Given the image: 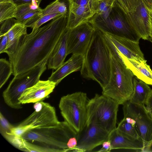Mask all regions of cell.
Here are the masks:
<instances>
[{
	"label": "cell",
	"instance_id": "obj_1",
	"mask_svg": "<svg viewBox=\"0 0 152 152\" xmlns=\"http://www.w3.org/2000/svg\"><path fill=\"white\" fill-rule=\"evenodd\" d=\"M68 17L64 15L56 17L43 26L22 37L12 63L14 76L48 61L67 30Z\"/></svg>",
	"mask_w": 152,
	"mask_h": 152
},
{
	"label": "cell",
	"instance_id": "obj_2",
	"mask_svg": "<svg viewBox=\"0 0 152 152\" xmlns=\"http://www.w3.org/2000/svg\"><path fill=\"white\" fill-rule=\"evenodd\" d=\"M95 28L92 40L83 57L80 73L83 77L97 82L102 89L110 79L111 54L103 33Z\"/></svg>",
	"mask_w": 152,
	"mask_h": 152
},
{
	"label": "cell",
	"instance_id": "obj_3",
	"mask_svg": "<svg viewBox=\"0 0 152 152\" xmlns=\"http://www.w3.org/2000/svg\"><path fill=\"white\" fill-rule=\"evenodd\" d=\"M78 133L66 122L56 125L27 131L20 136L30 142H35L57 152L73 151L77 144Z\"/></svg>",
	"mask_w": 152,
	"mask_h": 152
},
{
	"label": "cell",
	"instance_id": "obj_4",
	"mask_svg": "<svg viewBox=\"0 0 152 152\" xmlns=\"http://www.w3.org/2000/svg\"><path fill=\"white\" fill-rule=\"evenodd\" d=\"M111 54V72L109 82L102 94L122 104L129 100L133 91L134 75L124 63L112 43L104 33Z\"/></svg>",
	"mask_w": 152,
	"mask_h": 152
},
{
	"label": "cell",
	"instance_id": "obj_5",
	"mask_svg": "<svg viewBox=\"0 0 152 152\" xmlns=\"http://www.w3.org/2000/svg\"><path fill=\"white\" fill-rule=\"evenodd\" d=\"M89 22L104 33L138 43L141 38L116 1L110 10L102 14H95Z\"/></svg>",
	"mask_w": 152,
	"mask_h": 152
},
{
	"label": "cell",
	"instance_id": "obj_6",
	"mask_svg": "<svg viewBox=\"0 0 152 152\" xmlns=\"http://www.w3.org/2000/svg\"><path fill=\"white\" fill-rule=\"evenodd\" d=\"M119 105L110 98L96 94L88 101L86 124L96 125L110 133L116 128Z\"/></svg>",
	"mask_w": 152,
	"mask_h": 152
},
{
	"label": "cell",
	"instance_id": "obj_7",
	"mask_svg": "<svg viewBox=\"0 0 152 152\" xmlns=\"http://www.w3.org/2000/svg\"><path fill=\"white\" fill-rule=\"evenodd\" d=\"M88 100L86 94L80 91L64 96L59 102V107L64 121L77 133L86 124Z\"/></svg>",
	"mask_w": 152,
	"mask_h": 152
},
{
	"label": "cell",
	"instance_id": "obj_8",
	"mask_svg": "<svg viewBox=\"0 0 152 152\" xmlns=\"http://www.w3.org/2000/svg\"><path fill=\"white\" fill-rule=\"evenodd\" d=\"M48 61H45L31 69L14 76L3 92L5 103L10 107L16 109L22 108L19 100L22 94L27 88L36 83L46 69Z\"/></svg>",
	"mask_w": 152,
	"mask_h": 152
},
{
	"label": "cell",
	"instance_id": "obj_9",
	"mask_svg": "<svg viewBox=\"0 0 152 152\" xmlns=\"http://www.w3.org/2000/svg\"><path fill=\"white\" fill-rule=\"evenodd\" d=\"M34 112L12 129L9 134L19 136L25 132L36 128L51 127L57 125L58 120L54 107L43 101L34 103Z\"/></svg>",
	"mask_w": 152,
	"mask_h": 152
},
{
	"label": "cell",
	"instance_id": "obj_10",
	"mask_svg": "<svg viewBox=\"0 0 152 152\" xmlns=\"http://www.w3.org/2000/svg\"><path fill=\"white\" fill-rule=\"evenodd\" d=\"M124 117L134 120V126L144 144L143 151H149L152 145V119L145 105L130 102L122 104Z\"/></svg>",
	"mask_w": 152,
	"mask_h": 152
},
{
	"label": "cell",
	"instance_id": "obj_11",
	"mask_svg": "<svg viewBox=\"0 0 152 152\" xmlns=\"http://www.w3.org/2000/svg\"><path fill=\"white\" fill-rule=\"evenodd\" d=\"M95 30L89 21L69 29L67 38V55H80L83 57L89 47Z\"/></svg>",
	"mask_w": 152,
	"mask_h": 152
},
{
	"label": "cell",
	"instance_id": "obj_12",
	"mask_svg": "<svg viewBox=\"0 0 152 152\" xmlns=\"http://www.w3.org/2000/svg\"><path fill=\"white\" fill-rule=\"evenodd\" d=\"M110 133L96 125L86 124L77 133V144L73 151H91L108 140Z\"/></svg>",
	"mask_w": 152,
	"mask_h": 152
},
{
	"label": "cell",
	"instance_id": "obj_13",
	"mask_svg": "<svg viewBox=\"0 0 152 152\" xmlns=\"http://www.w3.org/2000/svg\"><path fill=\"white\" fill-rule=\"evenodd\" d=\"M126 14L131 26L141 38L148 40L150 34L149 11L142 0H139L135 10Z\"/></svg>",
	"mask_w": 152,
	"mask_h": 152
},
{
	"label": "cell",
	"instance_id": "obj_14",
	"mask_svg": "<svg viewBox=\"0 0 152 152\" xmlns=\"http://www.w3.org/2000/svg\"><path fill=\"white\" fill-rule=\"evenodd\" d=\"M56 86L55 83L49 80H39L36 83L26 89L19 100L22 104L43 101L49 97Z\"/></svg>",
	"mask_w": 152,
	"mask_h": 152
},
{
	"label": "cell",
	"instance_id": "obj_15",
	"mask_svg": "<svg viewBox=\"0 0 152 152\" xmlns=\"http://www.w3.org/2000/svg\"><path fill=\"white\" fill-rule=\"evenodd\" d=\"M104 33V32H103ZM118 52L127 58L138 61L145 60L139 43L104 33Z\"/></svg>",
	"mask_w": 152,
	"mask_h": 152
},
{
	"label": "cell",
	"instance_id": "obj_16",
	"mask_svg": "<svg viewBox=\"0 0 152 152\" xmlns=\"http://www.w3.org/2000/svg\"><path fill=\"white\" fill-rule=\"evenodd\" d=\"M108 140L111 150L125 149L143 151V143L141 139H137L119 130L116 128L110 133Z\"/></svg>",
	"mask_w": 152,
	"mask_h": 152
},
{
	"label": "cell",
	"instance_id": "obj_17",
	"mask_svg": "<svg viewBox=\"0 0 152 152\" xmlns=\"http://www.w3.org/2000/svg\"><path fill=\"white\" fill-rule=\"evenodd\" d=\"M96 12L95 7L91 5L80 6L69 4L67 28L70 29L83 23L88 22Z\"/></svg>",
	"mask_w": 152,
	"mask_h": 152
},
{
	"label": "cell",
	"instance_id": "obj_18",
	"mask_svg": "<svg viewBox=\"0 0 152 152\" xmlns=\"http://www.w3.org/2000/svg\"><path fill=\"white\" fill-rule=\"evenodd\" d=\"M83 61V58L82 56L72 54L68 60L52 73L48 80L55 83L56 86H57L69 74L80 70Z\"/></svg>",
	"mask_w": 152,
	"mask_h": 152
},
{
	"label": "cell",
	"instance_id": "obj_19",
	"mask_svg": "<svg viewBox=\"0 0 152 152\" xmlns=\"http://www.w3.org/2000/svg\"><path fill=\"white\" fill-rule=\"evenodd\" d=\"M27 28L24 25L20 23H15L8 32V40L4 53H6L12 64L18 50L22 37L27 34Z\"/></svg>",
	"mask_w": 152,
	"mask_h": 152
},
{
	"label": "cell",
	"instance_id": "obj_20",
	"mask_svg": "<svg viewBox=\"0 0 152 152\" xmlns=\"http://www.w3.org/2000/svg\"><path fill=\"white\" fill-rule=\"evenodd\" d=\"M118 52L125 65L134 75L148 84L152 86V70L145 60L138 61L129 59Z\"/></svg>",
	"mask_w": 152,
	"mask_h": 152
},
{
	"label": "cell",
	"instance_id": "obj_21",
	"mask_svg": "<svg viewBox=\"0 0 152 152\" xmlns=\"http://www.w3.org/2000/svg\"><path fill=\"white\" fill-rule=\"evenodd\" d=\"M69 29L62 36L55 47L47 63L48 69H56L64 62L67 55V40Z\"/></svg>",
	"mask_w": 152,
	"mask_h": 152
},
{
	"label": "cell",
	"instance_id": "obj_22",
	"mask_svg": "<svg viewBox=\"0 0 152 152\" xmlns=\"http://www.w3.org/2000/svg\"><path fill=\"white\" fill-rule=\"evenodd\" d=\"M5 138L15 147L21 151L25 152H57L55 150L40 145L36 144L20 136L8 134Z\"/></svg>",
	"mask_w": 152,
	"mask_h": 152
},
{
	"label": "cell",
	"instance_id": "obj_23",
	"mask_svg": "<svg viewBox=\"0 0 152 152\" xmlns=\"http://www.w3.org/2000/svg\"><path fill=\"white\" fill-rule=\"evenodd\" d=\"M69 3V0H56L51 3L45 8L36 15L28 23L31 25L41 17L49 14L58 13L68 16Z\"/></svg>",
	"mask_w": 152,
	"mask_h": 152
},
{
	"label": "cell",
	"instance_id": "obj_24",
	"mask_svg": "<svg viewBox=\"0 0 152 152\" xmlns=\"http://www.w3.org/2000/svg\"><path fill=\"white\" fill-rule=\"evenodd\" d=\"M133 93L129 100L131 103L145 105L147 99L152 89L148 84L134 77Z\"/></svg>",
	"mask_w": 152,
	"mask_h": 152
},
{
	"label": "cell",
	"instance_id": "obj_25",
	"mask_svg": "<svg viewBox=\"0 0 152 152\" xmlns=\"http://www.w3.org/2000/svg\"><path fill=\"white\" fill-rule=\"evenodd\" d=\"M17 6L12 1L0 2V23L7 19L15 17Z\"/></svg>",
	"mask_w": 152,
	"mask_h": 152
},
{
	"label": "cell",
	"instance_id": "obj_26",
	"mask_svg": "<svg viewBox=\"0 0 152 152\" xmlns=\"http://www.w3.org/2000/svg\"><path fill=\"white\" fill-rule=\"evenodd\" d=\"M13 72L12 64L5 58L0 59V88L4 85Z\"/></svg>",
	"mask_w": 152,
	"mask_h": 152
},
{
	"label": "cell",
	"instance_id": "obj_27",
	"mask_svg": "<svg viewBox=\"0 0 152 152\" xmlns=\"http://www.w3.org/2000/svg\"><path fill=\"white\" fill-rule=\"evenodd\" d=\"M116 128L119 130L128 135L137 139H140L134 126L128 122L124 118L120 122Z\"/></svg>",
	"mask_w": 152,
	"mask_h": 152
},
{
	"label": "cell",
	"instance_id": "obj_28",
	"mask_svg": "<svg viewBox=\"0 0 152 152\" xmlns=\"http://www.w3.org/2000/svg\"><path fill=\"white\" fill-rule=\"evenodd\" d=\"M139 1V0H116L126 14L135 10L138 5Z\"/></svg>",
	"mask_w": 152,
	"mask_h": 152
},
{
	"label": "cell",
	"instance_id": "obj_29",
	"mask_svg": "<svg viewBox=\"0 0 152 152\" xmlns=\"http://www.w3.org/2000/svg\"><path fill=\"white\" fill-rule=\"evenodd\" d=\"M14 126L11 124L1 112L0 113V132L4 137L11 133Z\"/></svg>",
	"mask_w": 152,
	"mask_h": 152
},
{
	"label": "cell",
	"instance_id": "obj_30",
	"mask_svg": "<svg viewBox=\"0 0 152 152\" xmlns=\"http://www.w3.org/2000/svg\"><path fill=\"white\" fill-rule=\"evenodd\" d=\"M61 15H62L58 13H54L44 16L33 23L29 27L32 28V31H35L39 28L42 25L46 22Z\"/></svg>",
	"mask_w": 152,
	"mask_h": 152
},
{
	"label": "cell",
	"instance_id": "obj_31",
	"mask_svg": "<svg viewBox=\"0 0 152 152\" xmlns=\"http://www.w3.org/2000/svg\"><path fill=\"white\" fill-rule=\"evenodd\" d=\"M116 0H98V9L96 14H102L109 11L112 7Z\"/></svg>",
	"mask_w": 152,
	"mask_h": 152
},
{
	"label": "cell",
	"instance_id": "obj_32",
	"mask_svg": "<svg viewBox=\"0 0 152 152\" xmlns=\"http://www.w3.org/2000/svg\"><path fill=\"white\" fill-rule=\"evenodd\" d=\"M33 11L31 3H26L17 6V9L15 18L18 20L27 13Z\"/></svg>",
	"mask_w": 152,
	"mask_h": 152
},
{
	"label": "cell",
	"instance_id": "obj_33",
	"mask_svg": "<svg viewBox=\"0 0 152 152\" xmlns=\"http://www.w3.org/2000/svg\"><path fill=\"white\" fill-rule=\"evenodd\" d=\"M17 23V20L13 18L7 19L0 23V35L8 33L13 26Z\"/></svg>",
	"mask_w": 152,
	"mask_h": 152
},
{
	"label": "cell",
	"instance_id": "obj_34",
	"mask_svg": "<svg viewBox=\"0 0 152 152\" xmlns=\"http://www.w3.org/2000/svg\"><path fill=\"white\" fill-rule=\"evenodd\" d=\"M69 4L80 6L91 5L94 7L97 12L98 9V0H69Z\"/></svg>",
	"mask_w": 152,
	"mask_h": 152
},
{
	"label": "cell",
	"instance_id": "obj_35",
	"mask_svg": "<svg viewBox=\"0 0 152 152\" xmlns=\"http://www.w3.org/2000/svg\"><path fill=\"white\" fill-rule=\"evenodd\" d=\"M42 9L40 7L38 9L27 13L20 19L17 20L18 23H22L25 26L36 15L40 12Z\"/></svg>",
	"mask_w": 152,
	"mask_h": 152
},
{
	"label": "cell",
	"instance_id": "obj_36",
	"mask_svg": "<svg viewBox=\"0 0 152 152\" xmlns=\"http://www.w3.org/2000/svg\"><path fill=\"white\" fill-rule=\"evenodd\" d=\"M0 53H4L5 50L8 40V33L0 35Z\"/></svg>",
	"mask_w": 152,
	"mask_h": 152
},
{
	"label": "cell",
	"instance_id": "obj_37",
	"mask_svg": "<svg viewBox=\"0 0 152 152\" xmlns=\"http://www.w3.org/2000/svg\"><path fill=\"white\" fill-rule=\"evenodd\" d=\"M145 105L152 119V90L147 99Z\"/></svg>",
	"mask_w": 152,
	"mask_h": 152
},
{
	"label": "cell",
	"instance_id": "obj_38",
	"mask_svg": "<svg viewBox=\"0 0 152 152\" xmlns=\"http://www.w3.org/2000/svg\"><path fill=\"white\" fill-rule=\"evenodd\" d=\"M102 147L98 152H110L112 150L111 144L109 140L108 139L104 141L102 145Z\"/></svg>",
	"mask_w": 152,
	"mask_h": 152
},
{
	"label": "cell",
	"instance_id": "obj_39",
	"mask_svg": "<svg viewBox=\"0 0 152 152\" xmlns=\"http://www.w3.org/2000/svg\"><path fill=\"white\" fill-rule=\"evenodd\" d=\"M150 15V34L148 41L152 43V10H149Z\"/></svg>",
	"mask_w": 152,
	"mask_h": 152
},
{
	"label": "cell",
	"instance_id": "obj_40",
	"mask_svg": "<svg viewBox=\"0 0 152 152\" xmlns=\"http://www.w3.org/2000/svg\"><path fill=\"white\" fill-rule=\"evenodd\" d=\"M17 6L22 4L31 3L32 0H12Z\"/></svg>",
	"mask_w": 152,
	"mask_h": 152
},
{
	"label": "cell",
	"instance_id": "obj_41",
	"mask_svg": "<svg viewBox=\"0 0 152 152\" xmlns=\"http://www.w3.org/2000/svg\"><path fill=\"white\" fill-rule=\"evenodd\" d=\"M149 10H152V0H142Z\"/></svg>",
	"mask_w": 152,
	"mask_h": 152
},
{
	"label": "cell",
	"instance_id": "obj_42",
	"mask_svg": "<svg viewBox=\"0 0 152 152\" xmlns=\"http://www.w3.org/2000/svg\"><path fill=\"white\" fill-rule=\"evenodd\" d=\"M10 0H0V2H2L7 1H8Z\"/></svg>",
	"mask_w": 152,
	"mask_h": 152
}]
</instances>
